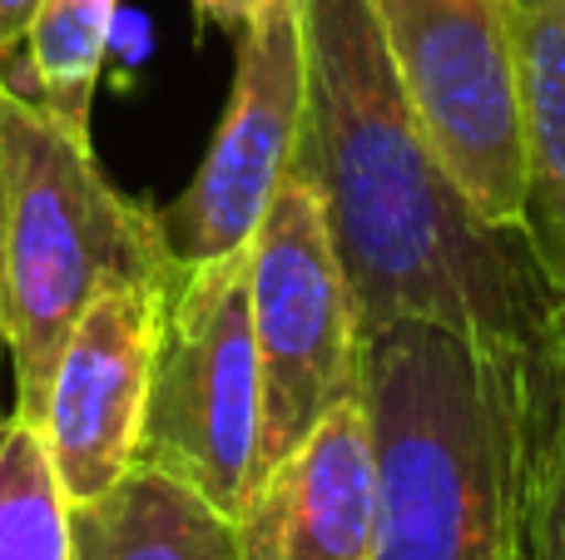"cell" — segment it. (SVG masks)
<instances>
[{
	"label": "cell",
	"mask_w": 565,
	"mask_h": 560,
	"mask_svg": "<svg viewBox=\"0 0 565 560\" xmlns=\"http://www.w3.org/2000/svg\"><path fill=\"white\" fill-rule=\"evenodd\" d=\"M254 6L258 0H194L199 15L214 20V25H224V30H244V20L254 15Z\"/></svg>",
	"instance_id": "2e32d148"
},
{
	"label": "cell",
	"mask_w": 565,
	"mask_h": 560,
	"mask_svg": "<svg viewBox=\"0 0 565 560\" xmlns=\"http://www.w3.org/2000/svg\"><path fill=\"white\" fill-rule=\"evenodd\" d=\"M0 560H70V496L40 427L0 422Z\"/></svg>",
	"instance_id": "5bb4252c"
},
{
	"label": "cell",
	"mask_w": 565,
	"mask_h": 560,
	"mask_svg": "<svg viewBox=\"0 0 565 560\" xmlns=\"http://www.w3.org/2000/svg\"><path fill=\"white\" fill-rule=\"evenodd\" d=\"M248 293L258 343L254 486L332 407L362 392V323L302 154H292L274 204L248 238Z\"/></svg>",
	"instance_id": "277c9868"
},
{
	"label": "cell",
	"mask_w": 565,
	"mask_h": 560,
	"mask_svg": "<svg viewBox=\"0 0 565 560\" xmlns=\"http://www.w3.org/2000/svg\"><path fill=\"white\" fill-rule=\"evenodd\" d=\"M35 10H40V0H0V65H10L20 55Z\"/></svg>",
	"instance_id": "9a60e30c"
},
{
	"label": "cell",
	"mask_w": 565,
	"mask_h": 560,
	"mask_svg": "<svg viewBox=\"0 0 565 560\" xmlns=\"http://www.w3.org/2000/svg\"><path fill=\"white\" fill-rule=\"evenodd\" d=\"M258 446V343L248 248L184 268L159 317L135 462L238 516Z\"/></svg>",
	"instance_id": "5b68a950"
},
{
	"label": "cell",
	"mask_w": 565,
	"mask_h": 560,
	"mask_svg": "<svg viewBox=\"0 0 565 560\" xmlns=\"http://www.w3.org/2000/svg\"><path fill=\"white\" fill-rule=\"evenodd\" d=\"M234 526L244 560H372L377 456L362 392L248 486Z\"/></svg>",
	"instance_id": "9c48e42d"
},
{
	"label": "cell",
	"mask_w": 565,
	"mask_h": 560,
	"mask_svg": "<svg viewBox=\"0 0 565 560\" xmlns=\"http://www.w3.org/2000/svg\"><path fill=\"white\" fill-rule=\"evenodd\" d=\"M556 347H561V357H565V308H561V323H556Z\"/></svg>",
	"instance_id": "ac0fdd59"
},
{
	"label": "cell",
	"mask_w": 565,
	"mask_h": 560,
	"mask_svg": "<svg viewBox=\"0 0 565 560\" xmlns=\"http://www.w3.org/2000/svg\"><path fill=\"white\" fill-rule=\"evenodd\" d=\"M308 125V20L302 0H258L238 30V65L224 119L194 179L159 208V234L179 268L248 248Z\"/></svg>",
	"instance_id": "52a82bcc"
},
{
	"label": "cell",
	"mask_w": 565,
	"mask_h": 560,
	"mask_svg": "<svg viewBox=\"0 0 565 560\" xmlns=\"http://www.w3.org/2000/svg\"><path fill=\"white\" fill-rule=\"evenodd\" d=\"M0 268L10 402L40 422L50 373L89 298L109 283H179L159 218L95 164L89 134L55 119L0 69Z\"/></svg>",
	"instance_id": "3957f363"
},
{
	"label": "cell",
	"mask_w": 565,
	"mask_h": 560,
	"mask_svg": "<svg viewBox=\"0 0 565 560\" xmlns=\"http://www.w3.org/2000/svg\"><path fill=\"white\" fill-rule=\"evenodd\" d=\"M6 373H10V333H6V268H0V422L15 412V402L6 397Z\"/></svg>",
	"instance_id": "e0dca14e"
},
{
	"label": "cell",
	"mask_w": 565,
	"mask_h": 560,
	"mask_svg": "<svg viewBox=\"0 0 565 560\" xmlns=\"http://www.w3.org/2000/svg\"><path fill=\"white\" fill-rule=\"evenodd\" d=\"M70 560H244V551L234 516L135 462L109 492L70 502Z\"/></svg>",
	"instance_id": "8fae6325"
},
{
	"label": "cell",
	"mask_w": 565,
	"mask_h": 560,
	"mask_svg": "<svg viewBox=\"0 0 565 560\" xmlns=\"http://www.w3.org/2000/svg\"><path fill=\"white\" fill-rule=\"evenodd\" d=\"M521 560H565V357L556 337L531 353Z\"/></svg>",
	"instance_id": "4fadbf2b"
},
{
	"label": "cell",
	"mask_w": 565,
	"mask_h": 560,
	"mask_svg": "<svg viewBox=\"0 0 565 560\" xmlns=\"http://www.w3.org/2000/svg\"><path fill=\"white\" fill-rule=\"evenodd\" d=\"M447 174L491 228H521V85L511 0H367Z\"/></svg>",
	"instance_id": "8992f818"
},
{
	"label": "cell",
	"mask_w": 565,
	"mask_h": 560,
	"mask_svg": "<svg viewBox=\"0 0 565 560\" xmlns=\"http://www.w3.org/2000/svg\"><path fill=\"white\" fill-rule=\"evenodd\" d=\"M115 6L119 0H40L25 45H20L30 85H35L25 95H35L50 115L65 119L79 134H89V99H95L99 69H105Z\"/></svg>",
	"instance_id": "7c38bea8"
},
{
	"label": "cell",
	"mask_w": 565,
	"mask_h": 560,
	"mask_svg": "<svg viewBox=\"0 0 565 560\" xmlns=\"http://www.w3.org/2000/svg\"><path fill=\"white\" fill-rule=\"evenodd\" d=\"M298 154L328 208L362 337L402 317L507 347L556 337L561 298L521 228H491L427 139L367 0H302Z\"/></svg>",
	"instance_id": "6da1fadb"
},
{
	"label": "cell",
	"mask_w": 565,
	"mask_h": 560,
	"mask_svg": "<svg viewBox=\"0 0 565 560\" xmlns=\"http://www.w3.org/2000/svg\"><path fill=\"white\" fill-rule=\"evenodd\" d=\"M521 85V234L565 308V0H511Z\"/></svg>",
	"instance_id": "30bf717a"
},
{
	"label": "cell",
	"mask_w": 565,
	"mask_h": 560,
	"mask_svg": "<svg viewBox=\"0 0 565 560\" xmlns=\"http://www.w3.org/2000/svg\"><path fill=\"white\" fill-rule=\"evenodd\" d=\"M531 353L427 317L362 337L372 560H521Z\"/></svg>",
	"instance_id": "7a4b0ae2"
},
{
	"label": "cell",
	"mask_w": 565,
	"mask_h": 560,
	"mask_svg": "<svg viewBox=\"0 0 565 560\" xmlns=\"http://www.w3.org/2000/svg\"><path fill=\"white\" fill-rule=\"evenodd\" d=\"M169 293L174 283L99 288L60 347L35 427L70 502L109 492L135 466Z\"/></svg>",
	"instance_id": "ba28073f"
}]
</instances>
